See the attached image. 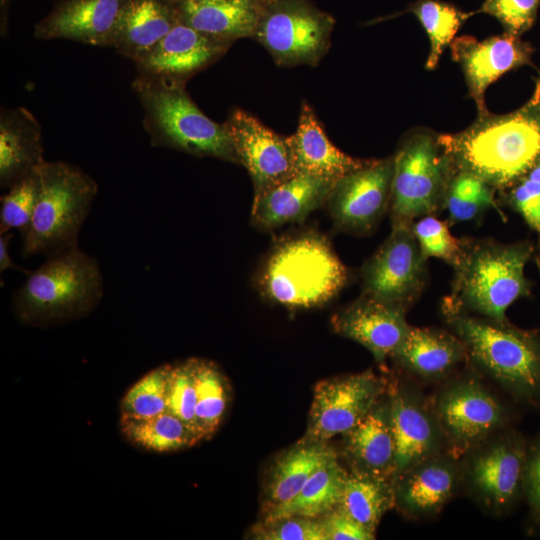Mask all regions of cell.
Wrapping results in <instances>:
<instances>
[{"instance_id": "12", "label": "cell", "mask_w": 540, "mask_h": 540, "mask_svg": "<svg viewBox=\"0 0 540 540\" xmlns=\"http://www.w3.org/2000/svg\"><path fill=\"white\" fill-rule=\"evenodd\" d=\"M427 258L411 225L392 226L388 238L361 268L362 293L408 310L427 282Z\"/></svg>"}, {"instance_id": "19", "label": "cell", "mask_w": 540, "mask_h": 540, "mask_svg": "<svg viewBox=\"0 0 540 540\" xmlns=\"http://www.w3.org/2000/svg\"><path fill=\"white\" fill-rule=\"evenodd\" d=\"M232 43L179 22L135 65L139 76L186 83L219 60Z\"/></svg>"}, {"instance_id": "38", "label": "cell", "mask_w": 540, "mask_h": 540, "mask_svg": "<svg viewBox=\"0 0 540 540\" xmlns=\"http://www.w3.org/2000/svg\"><path fill=\"white\" fill-rule=\"evenodd\" d=\"M196 404L194 359L171 364L165 412L182 420L202 441L196 420Z\"/></svg>"}, {"instance_id": "8", "label": "cell", "mask_w": 540, "mask_h": 540, "mask_svg": "<svg viewBox=\"0 0 540 540\" xmlns=\"http://www.w3.org/2000/svg\"><path fill=\"white\" fill-rule=\"evenodd\" d=\"M393 160L389 203L392 226L411 225L415 219L444 209L455 169L440 134L426 127L409 130L400 139Z\"/></svg>"}, {"instance_id": "45", "label": "cell", "mask_w": 540, "mask_h": 540, "mask_svg": "<svg viewBox=\"0 0 540 540\" xmlns=\"http://www.w3.org/2000/svg\"><path fill=\"white\" fill-rule=\"evenodd\" d=\"M12 237V231L0 234V271L3 272L7 269H12L28 275L30 271L17 266L10 257L9 245Z\"/></svg>"}, {"instance_id": "43", "label": "cell", "mask_w": 540, "mask_h": 540, "mask_svg": "<svg viewBox=\"0 0 540 540\" xmlns=\"http://www.w3.org/2000/svg\"><path fill=\"white\" fill-rule=\"evenodd\" d=\"M523 499L528 507L531 526L540 530V430L528 441Z\"/></svg>"}, {"instance_id": "1", "label": "cell", "mask_w": 540, "mask_h": 540, "mask_svg": "<svg viewBox=\"0 0 540 540\" xmlns=\"http://www.w3.org/2000/svg\"><path fill=\"white\" fill-rule=\"evenodd\" d=\"M455 170L471 173L502 192L540 160V114L527 101L506 114L487 112L466 129L440 134Z\"/></svg>"}, {"instance_id": "30", "label": "cell", "mask_w": 540, "mask_h": 540, "mask_svg": "<svg viewBox=\"0 0 540 540\" xmlns=\"http://www.w3.org/2000/svg\"><path fill=\"white\" fill-rule=\"evenodd\" d=\"M347 475L337 459L330 461L292 499L266 512L264 523L293 516H323L339 505Z\"/></svg>"}, {"instance_id": "48", "label": "cell", "mask_w": 540, "mask_h": 540, "mask_svg": "<svg viewBox=\"0 0 540 540\" xmlns=\"http://www.w3.org/2000/svg\"><path fill=\"white\" fill-rule=\"evenodd\" d=\"M524 177L540 183V160L528 171Z\"/></svg>"}, {"instance_id": "35", "label": "cell", "mask_w": 540, "mask_h": 540, "mask_svg": "<svg viewBox=\"0 0 540 540\" xmlns=\"http://www.w3.org/2000/svg\"><path fill=\"white\" fill-rule=\"evenodd\" d=\"M495 192L496 190L481 178L455 170L444 203V209L448 212V223L472 221L490 208L501 213L495 200Z\"/></svg>"}, {"instance_id": "15", "label": "cell", "mask_w": 540, "mask_h": 540, "mask_svg": "<svg viewBox=\"0 0 540 540\" xmlns=\"http://www.w3.org/2000/svg\"><path fill=\"white\" fill-rule=\"evenodd\" d=\"M388 396L396 445L394 480L405 469L448 451V447L429 397L414 382L394 385Z\"/></svg>"}, {"instance_id": "2", "label": "cell", "mask_w": 540, "mask_h": 540, "mask_svg": "<svg viewBox=\"0 0 540 540\" xmlns=\"http://www.w3.org/2000/svg\"><path fill=\"white\" fill-rule=\"evenodd\" d=\"M448 329L465 346L468 365L515 402L540 411V331L521 329L442 301Z\"/></svg>"}, {"instance_id": "20", "label": "cell", "mask_w": 540, "mask_h": 540, "mask_svg": "<svg viewBox=\"0 0 540 540\" xmlns=\"http://www.w3.org/2000/svg\"><path fill=\"white\" fill-rule=\"evenodd\" d=\"M406 312L362 293L332 316L331 325L337 334L361 344L384 366L409 329Z\"/></svg>"}, {"instance_id": "21", "label": "cell", "mask_w": 540, "mask_h": 540, "mask_svg": "<svg viewBox=\"0 0 540 540\" xmlns=\"http://www.w3.org/2000/svg\"><path fill=\"white\" fill-rule=\"evenodd\" d=\"M128 0H58L34 29L37 39L113 47Z\"/></svg>"}, {"instance_id": "29", "label": "cell", "mask_w": 540, "mask_h": 540, "mask_svg": "<svg viewBox=\"0 0 540 540\" xmlns=\"http://www.w3.org/2000/svg\"><path fill=\"white\" fill-rule=\"evenodd\" d=\"M337 459L325 442L307 441L285 452L275 462L266 487V512L292 499L321 467Z\"/></svg>"}, {"instance_id": "24", "label": "cell", "mask_w": 540, "mask_h": 540, "mask_svg": "<svg viewBox=\"0 0 540 540\" xmlns=\"http://www.w3.org/2000/svg\"><path fill=\"white\" fill-rule=\"evenodd\" d=\"M334 183L313 175L295 174L253 199L251 222L268 231L303 222L326 204Z\"/></svg>"}, {"instance_id": "17", "label": "cell", "mask_w": 540, "mask_h": 540, "mask_svg": "<svg viewBox=\"0 0 540 540\" xmlns=\"http://www.w3.org/2000/svg\"><path fill=\"white\" fill-rule=\"evenodd\" d=\"M450 48L453 61L462 69L478 115L489 112L484 101L485 91L494 81L510 70L533 66L531 44L506 32L482 41L470 35L455 37Z\"/></svg>"}, {"instance_id": "18", "label": "cell", "mask_w": 540, "mask_h": 540, "mask_svg": "<svg viewBox=\"0 0 540 540\" xmlns=\"http://www.w3.org/2000/svg\"><path fill=\"white\" fill-rule=\"evenodd\" d=\"M393 482L395 507L404 516L432 519L462 492L460 458L444 451L405 469Z\"/></svg>"}, {"instance_id": "27", "label": "cell", "mask_w": 540, "mask_h": 540, "mask_svg": "<svg viewBox=\"0 0 540 540\" xmlns=\"http://www.w3.org/2000/svg\"><path fill=\"white\" fill-rule=\"evenodd\" d=\"M180 22L173 0H128L113 47L134 63L147 56Z\"/></svg>"}, {"instance_id": "23", "label": "cell", "mask_w": 540, "mask_h": 540, "mask_svg": "<svg viewBox=\"0 0 540 540\" xmlns=\"http://www.w3.org/2000/svg\"><path fill=\"white\" fill-rule=\"evenodd\" d=\"M286 138L295 174H308L336 182L374 160L356 158L338 149L306 101L301 104L296 131Z\"/></svg>"}, {"instance_id": "22", "label": "cell", "mask_w": 540, "mask_h": 540, "mask_svg": "<svg viewBox=\"0 0 540 540\" xmlns=\"http://www.w3.org/2000/svg\"><path fill=\"white\" fill-rule=\"evenodd\" d=\"M415 379L441 383L468 364L461 340L449 329L409 326L391 357Z\"/></svg>"}, {"instance_id": "14", "label": "cell", "mask_w": 540, "mask_h": 540, "mask_svg": "<svg viewBox=\"0 0 540 540\" xmlns=\"http://www.w3.org/2000/svg\"><path fill=\"white\" fill-rule=\"evenodd\" d=\"M393 171L392 155L337 180L326 202L334 227L358 236L370 233L389 209Z\"/></svg>"}, {"instance_id": "4", "label": "cell", "mask_w": 540, "mask_h": 540, "mask_svg": "<svg viewBox=\"0 0 540 540\" xmlns=\"http://www.w3.org/2000/svg\"><path fill=\"white\" fill-rule=\"evenodd\" d=\"M12 294L16 318L33 327L57 325L87 316L104 292L98 261L78 246L48 257L30 271Z\"/></svg>"}, {"instance_id": "3", "label": "cell", "mask_w": 540, "mask_h": 540, "mask_svg": "<svg viewBox=\"0 0 540 540\" xmlns=\"http://www.w3.org/2000/svg\"><path fill=\"white\" fill-rule=\"evenodd\" d=\"M462 250L453 266L449 305L499 322L516 300L531 294L532 282L525 266L536 256L528 239L500 243L492 239L461 238Z\"/></svg>"}, {"instance_id": "36", "label": "cell", "mask_w": 540, "mask_h": 540, "mask_svg": "<svg viewBox=\"0 0 540 540\" xmlns=\"http://www.w3.org/2000/svg\"><path fill=\"white\" fill-rule=\"evenodd\" d=\"M171 364L156 367L142 376L125 393L120 417L146 419L166 411Z\"/></svg>"}, {"instance_id": "46", "label": "cell", "mask_w": 540, "mask_h": 540, "mask_svg": "<svg viewBox=\"0 0 540 540\" xmlns=\"http://www.w3.org/2000/svg\"><path fill=\"white\" fill-rule=\"evenodd\" d=\"M11 0H0V22H1V34L5 35L8 23V13Z\"/></svg>"}, {"instance_id": "28", "label": "cell", "mask_w": 540, "mask_h": 540, "mask_svg": "<svg viewBox=\"0 0 540 540\" xmlns=\"http://www.w3.org/2000/svg\"><path fill=\"white\" fill-rule=\"evenodd\" d=\"M176 3L180 22L200 32L230 42L254 36L260 0H183Z\"/></svg>"}, {"instance_id": "26", "label": "cell", "mask_w": 540, "mask_h": 540, "mask_svg": "<svg viewBox=\"0 0 540 540\" xmlns=\"http://www.w3.org/2000/svg\"><path fill=\"white\" fill-rule=\"evenodd\" d=\"M41 126L24 107L2 108L0 114V184L9 188L46 160Z\"/></svg>"}, {"instance_id": "25", "label": "cell", "mask_w": 540, "mask_h": 540, "mask_svg": "<svg viewBox=\"0 0 540 540\" xmlns=\"http://www.w3.org/2000/svg\"><path fill=\"white\" fill-rule=\"evenodd\" d=\"M344 452L351 470L393 480L396 445L388 394L383 395L368 413L344 434Z\"/></svg>"}, {"instance_id": "47", "label": "cell", "mask_w": 540, "mask_h": 540, "mask_svg": "<svg viewBox=\"0 0 540 540\" xmlns=\"http://www.w3.org/2000/svg\"><path fill=\"white\" fill-rule=\"evenodd\" d=\"M528 102L538 111L540 114V75L535 81V88L531 98Z\"/></svg>"}, {"instance_id": "9", "label": "cell", "mask_w": 540, "mask_h": 540, "mask_svg": "<svg viewBox=\"0 0 540 540\" xmlns=\"http://www.w3.org/2000/svg\"><path fill=\"white\" fill-rule=\"evenodd\" d=\"M429 400L448 451L459 458L511 426V410L474 369L453 374L441 382Z\"/></svg>"}, {"instance_id": "32", "label": "cell", "mask_w": 540, "mask_h": 540, "mask_svg": "<svg viewBox=\"0 0 540 540\" xmlns=\"http://www.w3.org/2000/svg\"><path fill=\"white\" fill-rule=\"evenodd\" d=\"M119 427L126 441L150 452H174L201 441L182 420L167 412L146 419L120 417Z\"/></svg>"}, {"instance_id": "49", "label": "cell", "mask_w": 540, "mask_h": 540, "mask_svg": "<svg viewBox=\"0 0 540 540\" xmlns=\"http://www.w3.org/2000/svg\"><path fill=\"white\" fill-rule=\"evenodd\" d=\"M173 1H175V2H179V1H183V0H173Z\"/></svg>"}, {"instance_id": "11", "label": "cell", "mask_w": 540, "mask_h": 540, "mask_svg": "<svg viewBox=\"0 0 540 540\" xmlns=\"http://www.w3.org/2000/svg\"><path fill=\"white\" fill-rule=\"evenodd\" d=\"M334 25L311 0H260L253 38L278 66L315 67L330 48Z\"/></svg>"}, {"instance_id": "10", "label": "cell", "mask_w": 540, "mask_h": 540, "mask_svg": "<svg viewBox=\"0 0 540 540\" xmlns=\"http://www.w3.org/2000/svg\"><path fill=\"white\" fill-rule=\"evenodd\" d=\"M528 440L511 426L460 458L462 492L494 517L510 513L523 499Z\"/></svg>"}, {"instance_id": "5", "label": "cell", "mask_w": 540, "mask_h": 540, "mask_svg": "<svg viewBox=\"0 0 540 540\" xmlns=\"http://www.w3.org/2000/svg\"><path fill=\"white\" fill-rule=\"evenodd\" d=\"M348 278L347 267L327 237L303 231L280 239L272 247L257 281L269 300L296 309L329 302Z\"/></svg>"}, {"instance_id": "6", "label": "cell", "mask_w": 540, "mask_h": 540, "mask_svg": "<svg viewBox=\"0 0 540 540\" xmlns=\"http://www.w3.org/2000/svg\"><path fill=\"white\" fill-rule=\"evenodd\" d=\"M185 84L139 75L133 81L151 144L239 164L224 123L208 118L191 99Z\"/></svg>"}, {"instance_id": "44", "label": "cell", "mask_w": 540, "mask_h": 540, "mask_svg": "<svg viewBox=\"0 0 540 540\" xmlns=\"http://www.w3.org/2000/svg\"><path fill=\"white\" fill-rule=\"evenodd\" d=\"M328 540H372L375 532L348 515L340 506L323 515L321 520Z\"/></svg>"}, {"instance_id": "42", "label": "cell", "mask_w": 540, "mask_h": 540, "mask_svg": "<svg viewBox=\"0 0 540 540\" xmlns=\"http://www.w3.org/2000/svg\"><path fill=\"white\" fill-rule=\"evenodd\" d=\"M503 202L517 212L540 239V183L526 177L500 192Z\"/></svg>"}, {"instance_id": "31", "label": "cell", "mask_w": 540, "mask_h": 540, "mask_svg": "<svg viewBox=\"0 0 540 540\" xmlns=\"http://www.w3.org/2000/svg\"><path fill=\"white\" fill-rule=\"evenodd\" d=\"M338 506L375 532L385 513L395 507L394 482L387 477L351 470Z\"/></svg>"}, {"instance_id": "13", "label": "cell", "mask_w": 540, "mask_h": 540, "mask_svg": "<svg viewBox=\"0 0 540 540\" xmlns=\"http://www.w3.org/2000/svg\"><path fill=\"white\" fill-rule=\"evenodd\" d=\"M387 392V381L372 370L316 384L307 441L325 442L350 431Z\"/></svg>"}, {"instance_id": "34", "label": "cell", "mask_w": 540, "mask_h": 540, "mask_svg": "<svg viewBox=\"0 0 540 540\" xmlns=\"http://www.w3.org/2000/svg\"><path fill=\"white\" fill-rule=\"evenodd\" d=\"M197 395L196 420L203 440L220 426L229 401V386L219 367L205 359L194 358Z\"/></svg>"}, {"instance_id": "39", "label": "cell", "mask_w": 540, "mask_h": 540, "mask_svg": "<svg viewBox=\"0 0 540 540\" xmlns=\"http://www.w3.org/2000/svg\"><path fill=\"white\" fill-rule=\"evenodd\" d=\"M411 230L427 259L439 258L452 267L457 263L462 250V240L451 234L448 221L427 215L414 221Z\"/></svg>"}, {"instance_id": "33", "label": "cell", "mask_w": 540, "mask_h": 540, "mask_svg": "<svg viewBox=\"0 0 540 540\" xmlns=\"http://www.w3.org/2000/svg\"><path fill=\"white\" fill-rule=\"evenodd\" d=\"M408 11L413 13L424 28L430 43L425 68L434 70L444 49L455 39L460 27L477 11L464 12L455 5L441 0H417Z\"/></svg>"}, {"instance_id": "16", "label": "cell", "mask_w": 540, "mask_h": 540, "mask_svg": "<svg viewBox=\"0 0 540 540\" xmlns=\"http://www.w3.org/2000/svg\"><path fill=\"white\" fill-rule=\"evenodd\" d=\"M224 125L233 142L239 164L250 175L254 198L295 175L286 137L241 109H233Z\"/></svg>"}, {"instance_id": "41", "label": "cell", "mask_w": 540, "mask_h": 540, "mask_svg": "<svg viewBox=\"0 0 540 540\" xmlns=\"http://www.w3.org/2000/svg\"><path fill=\"white\" fill-rule=\"evenodd\" d=\"M260 540H328L323 524L315 518L293 516L264 523L254 534Z\"/></svg>"}, {"instance_id": "40", "label": "cell", "mask_w": 540, "mask_h": 540, "mask_svg": "<svg viewBox=\"0 0 540 540\" xmlns=\"http://www.w3.org/2000/svg\"><path fill=\"white\" fill-rule=\"evenodd\" d=\"M540 0H484L477 13L495 17L504 32L520 36L536 21Z\"/></svg>"}, {"instance_id": "7", "label": "cell", "mask_w": 540, "mask_h": 540, "mask_svg": "<svg viewBox=\"0 0 540 540\" xmlns=\"http://www.w3.org/2000/svg\"><path fill=\"white\" fill-rule=\"evenodd\" d=\"M40 191L22 238V256L47 258L78 246V235L98 192L94 179L76 166L45 161Z\"/></svg>"}, {"instance_id": "37", "label": "cell", "mask_w": 540, "mask_h": 540, "mask_svg": "<svg viewBox=\"0 0 540 540\" xmlns=\"http://www.w3.org/2000/svg\"><path fill=\"white\" fill-rule=\"evenodd\" d=\"M40 191L38 169L12 184L1 196L0 234L25 232L32 219Z\"/></svg>"}]
</instances>
